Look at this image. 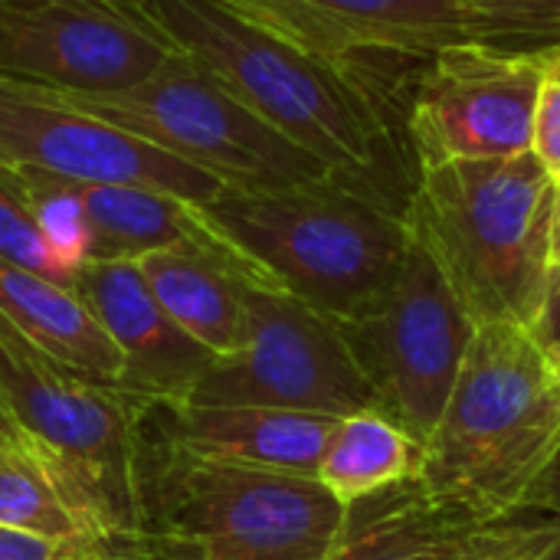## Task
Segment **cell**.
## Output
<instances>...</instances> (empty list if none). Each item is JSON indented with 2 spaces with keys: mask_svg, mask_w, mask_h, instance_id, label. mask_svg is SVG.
<instances>
[{
  "mask_svg": "<svg viewBox=\"0 0 560 560\" xmlns=\"http://www.w3.org/2000/svg\"><path fill=\"white\" fill-rule=\"evenodd\" d=\"M141 13L246 108L302 144L331 174L410 207L390 92L364 62L256 20L230 0H148Z\"/></svg>",
  "mask_w": 560,
  "mask_h": 560,
  "instance_id": "cell-1",
  "label": "cell"
},
{
  "mask_svg": "<svg viewBox=\"0 0 560 560\" xmlns=\"http://www.w3.org/2000/svg\"><path fill=\"white\" fill-rule=\"evenodd\" d=\"M423 492L492 525L525 512L560 453V381L548 351L518 325H482L423 446Z\"/></svg>",
  "mask_w": 560,
  "mask_h": 560,
  "instance_id": "cell-2",
  "label": "cell"
},
{
  "mask_svg": "<svg viewBox=\"0 0 560 560\" xmlns=\"http://www.w3.org/2000/svg\"><path fill=\"white\" fill-rule=\"evenodd\" d=\"M555 200L558 184L532 151L417 167L410 236L476 328H532L551 276Z\"/></svg>",
  "mask_w": 560,
  "mask_h": 560,
  "instance_id": "cell-3",
  "label": "cell"
},
{
  "mask_svg": "<svg viewBox=\"0 0 560 560\" xmlns=\"http://www.w3.org/2000/svg\"><path fill=\"white\" fill-rule=\"evenodd\" d=\"M200 210L272 289L335 325L377 305L413 249L407 210L341 177L279 190L223 187Z\"/></svg>",
  "mask_w": 560,
  "mask_h": 560,
  "instance_id": "cell-4",
  "label": "cell"
},
{
  "mask_svg": "<svg viewBox=\"0 0 560 560\" xmlns=\"http://www.w3.org/2000/svg\"><path fill=\"white\" fill-rule=\"evenodd\" d=\"M135 489L138 560H325L345 522L318 479L190 456L148 413Z\"/></svg>",
  "mask_w": 560,
  "mask_h": 560,
  "instance_id": "cell-5",
  "label": "cell"
},
{
  "mask_svg": "<svg viewBox=\"0 0 560 560\" xmlns=\"http://www.w3.org/2000/svg\"><path fill=\"white\" fill-rule=\"evenodd\" d=\"M148 400L66 368L0 315V410L52 469L82 525L135 555Z\"/></svg>",
  "mask_w": 560,
  "mask_h": 560,
  "instance_id": "cell-6",
  "label": "cell"
},
{
  "mask_svg": "<svg viewBox=\"0 0 560 560\" xmlns=\"http://www.w3.org/2000/svg\"><path fill=\"white\" fill-rule=\"evenodd\" d=\"M20 89L105 118L207 171L223 187L279 190L338 177L328 171V164L246 108L180 49L154 75L121 92L75 95L39 85Z\"/></svg>",
  "mask_w": 560,
  "mask_h": 560,
  "instance_id": "cell-7",
  "label": "cell"
},
{
  "mask_svg": "<svg viewBox=\"0 0 560 560\" xmlns=\"http://www.w3.org/2000/svg\"><path fill=\"white\" fill-rule=\"evenodd\" d=\"M338 328L374 390L377 413L427 446L479 331L436 262L413 243L384 299Z\"/></svg>",
  "mask_w": 560,
  "mask_h": 560,
  "instance_id": "cell-8",
  "label": "cell"
},
{
  "mask_svg": "<svg viewBox=\"0 0 560 560\" xmlns=\"http://www.w3.org/2000/svg\"><path fill=\"white\" fill-rule=\"evenodd\" d=\"M246 322L243 351L217 358L187 404L276 407L331 420L377 410L374 390L331 318L282 289L249 282Z\"/></svg>",
  "mask_w": 560,
  "mask_h": 560,
  "instance_id": "cell-9",
  "label": "cell"
},
{
  "mask_svg": "<svg viewBox=\"0 0 560 560\" xmlns=\"http://www.w3.org/2000/svg\"><path fill=\"white\" fill-rule=\"evenodd\" d=\"M551 59L456 43L430 59L410 92L407 141L413 164L515 158L532 151L535 112Z\"/></svg>",
  "mask_w": 560,
  "mask_h": 560,
  "instance_id": "cell-10",
  "label": "cell"
},
{
  "mask_svg": "<svg viewBox=\"0 0 560 560\" xmlns=\"http://www.w3.org/2000/svg\"><path fill=\"white\" fill-rule=\"evenodd\" d=\"M174 52L144 13L85 0H0V82L105 95L144 82Z\"/></svg>",
  "mask_w": 560,
  "mask_h": 560,
  "instance_id": "cell-11",
  "label": "cell"
},
{
  "mask_svg": "<svg viewBox=\"0 0 560 560\" xmlns=\"http://www.w3.org/2000/svg\"><path fill=\"white\" fill-rule=\"evenodd\" d=\"M0 164L79 184H128L210 203L223 184L177 154L72 105L0 82Z\"/></svg>",
  "mask_w": 560,
  "mask_h": 560,
  "instance_id": "cell-12",
  "label": "cell"
},
{
  "mask_svg": "<svg viewBox=\"0 0 560 560\" xmlns=\"http://www.w3.org/2000/svg\"><path fill=\"white\" fill-rule=\"evenodd\" d=\"M75 295L121 354V390L148 404L190 400L217 354L164 312L138 262H85Z\"/></svg>",
  "mask_w": 560,
  "mask_h": 560,
  "instance_id": "cell-13",
  "label": "cell"
},
{
  "mask_svg": "<svg viewBox=\"0 0 560 560\" xmlns=\"http://www.w3.org/2000/svg\"><path fill=\"white\" fill-rule=\"evenodd\" d=\"M148 423L177 450L266 472L318 479V466L338 420L276 407L151 404Z\"/></svg>",
  "mask_w": 560,
  "mask_h": 560,
  "instance_id": "cell-14",
  "label": "cell"
},
{
  "mask_svg": "<svg viewBox=\"0 0 560 560\" xmlns=\"http://www.w3.org/2000/svg\"><path fill=\"white\" fill-rule=\"evenodd\" d=\"M138 269L164 312L217 358L246 345V285L272 289L236 249L174 246L141 256Z\"/></svg>",
  "mask_w": 560,
  "mask_h": 560,
  "instance_id": "cell-15",
  "label": "cell"
},
{
  "mask_svg": "<svg viewBox=\"0 0 560 560\" xmlns=\"http://www.w3.org/2000/svg\"><path fill=\"white\" fill-rule=\"evenodd\" d=\"M489 525L433 502L423 486L400 482L345 505L325 560H486Z\"/></svg>",
  "mask_w": 560,
  "mask_h": 560,
  "instance_id": "cell-16",
  "label": "cell"
},
{
  "mask_svg": "<svg viewBox=\"0 0 560 560\" xmlns=\"http://www.w3.org/2000/svg\"><path fill=\"white\" fill-rule=\"evenodd\" d=\"M308 26L345 52L430 59L472 43L459 0H285Z\"/></svg>",
  "mask_w": 560,
  "mask_h": 560,
  "instance_id": "cell-17",
  "label": "cell"
},
{
  "mask_svg": "<svg viewBox=\"0 0 560 560\" xmlns=\"http://www.w3.org/2000/svg\"><path fill=\"white\" fill-rule=\"evenodd\" d=\"M79 184V180H75ZM89 223V262H138L174 246L233 249L197 203L128 184H79Z\"/></svg>",
  "mask_w": 560,
  "mask_h": 560,
  "instance_id": "cell-18",
  "label": "cell"
},
{
  "mask_svg": "<svg viewBox=\"0 0 560 560\" xmlns=\"http://www.w3.org/2000/svg\"><path fill=\"white\" fill-rule=\"evenodd\" d=\"M0 315L66 368L118 384L121 354L75 289L0 259Z\"/></svg>",
  "mask_w": 560,
  "mask_h": 560,
  "instance_id": "cell-19",
  "label": "cell"
},
{
  "mask_svg": "<svg viewBox=\"0 0 560 560\" xmlns=\"http://www.w3.org/2000/svg\"><path fill=\"white\" fill-rule=\"evenodd\" d=\"M423 456L427 450L397 423L377 410H364L338 420L331 430L318 466V482L335 499L351 505L400 482L420 479Z\"/></svg>",
  "mask_w": 560,
  "mask_h": 560,
  "instance_id": "cell-20",
  "label": "cell"
},
{
  "mask_svg": "<svg viewBox=\"0 0 560 560\" xmlns=\"http://www.w3.org/2000/svg\"><path fill=\"white\" fill-rule=\"evenodd\" d=\"M0 528L52 541H105L82 525L52 469L16 430L0 436Z\"/></svg>",
  "mask_w": 560,
  "mask_h": 560,
  "instance_id": "cell-21",
  "label": "cell"
},
{
  "mask_svg": "<svg viewBox=\"0 0 560 560\" xmlns=\"http://www.w3.org/2000/svg\"><path fill=\"white\" fill-rule=\"evenodd\" d=\"M469 16L472 43L522 52L560 56V0H459Z\"/></svg>",
  "mask_w": 560,
  "mask_h": 560,
  "instance_id": "cell-22",
  "label": "cell"
},
{
  "mask_svg": "<svg viewBox=\"0 0 560 560\" xmlns=\"http://www.w3.org/2000/svg\"><path fill=\"white\" fill-rule=\"evenodd\" d=\"M13 174L23 184L52 253L62 259V266L82 272L89 262V223L79 200V184L36 167H13Z\"/></svg>",
  "mask_w": 560,
  "mask_h": 560,
  "instance_id": "cell-23",
  "label": "cell"
},
{
  "mask_svg": "<svg viewBox=\"0 0 560 560\" xmlns=\"http://www.w3.org/2000/svg\"><path fill=\"white\" fill-rule=\"evenodd\" d=\"M0 259L66 289H75L79 282V272L62 266V259L52 253L20 177L7 164H0Z\"/></svg>",
  "mask_w": 560,
  "mask_h": 560,
  "instance_id": "cell-24",
  "label": "cell"
},
{
  "mask_svg": "<svg viewBox=\"0 0 560 560\" xmlns=\"http://www.w3.org/2000/svg\"><path fill=\"white\" fill-rule=\"evenodd\" d=\"M486 560H560V515L518 512L492 522Z\"/></svg>",
  "mask_w": 560,
  "mask_h": 560,
  "instance_id": "cell-25",
  "label": "cell"
},
{
  "mask_svg": "<svg viewBox=\"0 0 560 560\" xmlns=\"http://www.w3.org/2000/svg\"><path fill=\"white\" fill-rule=\"evenodd\" d=\"M0 560H138L112 541H52L30 532L0 528Z\"/></svg>",
  "mask_w": 560,
  "mask_h": 560,
  "instance_id": "cell-26",
  "label": "cell"
},
{
  "mask_svg": "<svg viewBox=\"0 0 560 560\" xmlns=\"http://www.w3.org/2000/svg\"><path fill=\"white\" fill-rule=\"evenodd\" d=\"M532 154L545 164V171L560 184V79L548 75L532 131Z\"/></svg>",
  "mask_w": 560,
  "mask_h": 560,
  "instance_id": "cell-27",
  "label": "cell"
},
{
  "mask_svg": "<svg viewBox=\"0 0 560 560\" xmlns=\"http://www.w3.org/2000/svg\"><path fill=\"white\" fill-rule=\"evenodd\" d=\"M532 338L551 351L560 345V266H551V276H548V289H545V299H541V308L532 322Z\"/></svg>",
  "mask_w": 560,
  "mask_h": 560,
  "instance_id": "cell-28",
  "label": "cell"
},
{
  "mask_svg": "<svg viewBox=\"0 0 560 560\" xmlns=\"http://www.w3.org/2000/svg\"><path fill=\"white\" fill-rule=\"evenodd\" d=\"M85 3H98V7L125 10V13H141V7H144L148 0H85ZM230 3L243 7L246 13H253V16H256V20H262V23H272V26L285 30V26H282V3H279V0H230Z\"/></svg>",
  "mask_w": 560,
  "mask_h": 560,
  "instance_id": "cell-29",
  "label": "cell"
},
{
  "mask_svg": "<svg viewBox=\"0 0 560 560\" xmlns=\"http://www.w3.org/2000/svg\"><path fill=\"white\" fill-rule=\"evenodd\" d=\"M525 512H551V515H560V453L555 456V463L548 466V472L538 479V486L532 489Z\"/></svg>",
  "mask_w": 560,
  "mask_h": 560,
  "instance_id": "cell-30",
  "label": "cell"
},
{
  "mask_svg": "<svg viewBox=\"0 0 560 560\" xmlns=\"http://www.w3.org/2000/svg\"><path fill=\"white\" fill-rule=\"evenodd\" d=\"M551 266H560V184L555 200V220H551Z\"/></svg>",
  "mask_w": 560,
  "mask_h": 560,
  "instance_id": "cell-31",
  "label": "cell"
},
{
  "mask_svg": "<svg viewBox=\"0 0 560 560\" xmlns=\"http://www.w3.org/2000/svg\"><path fill=\"white\" fill-rule=\"evenodd\" d=\"M548 361H551V368H555V374H558V381H560V345L548 351Z\"/></svg>",
  "mask_w": 560,
  "mask_h": 560,
  "instance_id": "cell-32",
  "label": "cell"
},
{
  "mask_svg": "<svg viewBox=\"0 0 560 560\" xmlns=\"http://www.w3.org/2000/svg\"><path fill=\"white\" fill-rule=\"evenodd\" d=\"M7 433H13V423L7 420V413L0 410V436H7Z\"/></svg>",
  "mask_w": 560,
  "mask_h": 560,
  "instance_id": "cell-33",
  "label": "cell"
},
{
  "mask_svg": "<svg viewBox=\"0 0 560 560\" xmlns=\"http://www.w3.org/2000/svg\"><path fill=\"white\" fill-rule=\"evenodd\" d=\"M551 75H558V79H560V56L555 59V66H551Z\"/></svg>",
  "mask_w": 560,
  "mask_h": 560,
  "instance_id": "cell-34",
  "label": "cell"
}]
</instances>
